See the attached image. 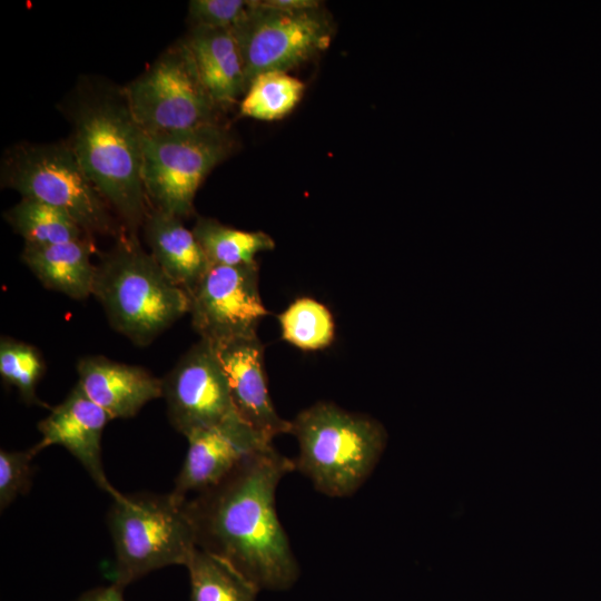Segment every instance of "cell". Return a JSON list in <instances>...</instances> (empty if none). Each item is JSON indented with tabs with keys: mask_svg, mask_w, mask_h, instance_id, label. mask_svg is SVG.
<instances>
[{
	"mask_svg": "<svg viewBox=\"0 0 601 601\" xmlns=\"http://www.w3.org/2000/svg\"><path fill=\"white\" fill-rule=\"evenodd\" d=\"M293 471L294 459L269 444L185 502L197 548L228 563L259 591L287 590L299 578L276 511L277 486Z\"/></svg>",
	"mask_w": 601,
	"mask_h": 601,
	"instance_id": "1",
	"label": "cell"
},
{
	"mask_svg": "<svg viewBox=\"0 0 601 601\" xmlns=\"http://www.w3.org/2000/svg\"><path fill=\"white\" fill-rule=\"evenodd\" d=\"M68 142L125 229L137 236L150 204L142 180V130L124 89L83 90L71 108Z\"/></svg>",
	"mask_w": 601,
	"mask_h": 601,
	"instance_id": "2",
	"label": "cell"
},
{
	"mask_svg": "<svg viewBox=\"0 0 601 601\" xmlns=\"http://www.w3.org/2000/svg\"><path fill=\"white\" fill-rule=\"evenodd\" d=\"M92 296L110 326L137 346L151 344L189 313V295L146 252L136 235L124 234L99 255Z\"/></svg>",
	"mask_w": 601,
	"mask_h": 601,
	"instance_id": "3",
	"label": "cell"
},
{
	"mask_svg": "<svg viewBox=\"0 0 601 601\" xmlns=\"http://www.w3.org/2000/svg\"><path fill=\"white\" fill-rule=\"evenodd\" d=\"M298 443L295 470L331 497L354 494L377 465L387 443L375 418L317 402L290 421Z\"/></svg>",
	"mask_w": 601,
	"mask_h": 601,
	"instance_id": "4",
	"label": "cell"
},
{
	"mask_svg": "<svg viewBox=\"0 0 601 601\" xmlns=\"http://www.w3.org/2000/svg\"><path fill=\"white\" fill-rule=\"evenodd\" d=\"M186 500L170 492L112 496L108 524L116 554L115 584L124 589L154 570L186 566L197 549Z\"/></svg>",
	"mask_w": 601,
	"mask_h": 601,
	"instance_id": "5",
	"label": "cell"
},
{
	"mask_svg": "<svg viewBox=\"0 0 601 601\" xmlns=\"http://www.w3.org/2000/svg\"><path fill=\"white\" fill-rule=\"evenodd\" d=\"M1 184L62 210L92 237L128 233L68 142L16 146L3 158Z\"/></svg>",
	"mask_w": 601,
	"mask_h": 601,
	"instance_id": "6",
	"label": "cell"
},
{
	"mask_svg": "<svg viewBox=\"0 0 601 601\" xmlns=\"http://www.w3.org/2000/svg\"><path fill=\"white\" fill-rule=\"evenodd\" d=\"M122 89L146 134L185 132L220 125L219 107L206 89L184 40L164 51Z\"/></svg>",
	"mask_w": 601,
	"mask_h": 601,
	"instance_id": "7",
	"label": "cell"
},
{
	"mask_svg": "<svg viewBox=\"0 0 601 601\" xmlns=\"http://www.w3.org/2000/svg\"><path fill=\"white\" fill-rule=\"evenodd\" d=\"M234 146L221 125L185 132L142 131V180L150 206L179 218L190 216L198 188Z\"/></svg>",
	"mask_w": 601,
	"mask_h": 601,
	"instance_id": "8",
	"label": "cell"
},
{
	"mask_svg": "<svg viewBox=\"0 0 601 601\" xmlns=\"http://www.w3.org/2000/svg\"><path fill=\"white\" fill-rule=\"evenodd\" d=\"M245 69L247 87L258 75L302 65L328 48L334 33L321 7L303 11L263 8L252 0L247 14L233 28Z\"/></svg>",
	"mask_w": 601,
	"mask_h": 601,
	"instance_id": "9",
	"label": "cell"
},
{
	"mask_svg": "<svg viewBox=\"0 0 601 601\" xmlns=\"http://www.w3.org/2000/svg\"><path fill=\"white\" fill-rule=\"evenodd\" d=\"M162 397L170 424L184 436L240 418L216 348L204 339L162 378Z\"/></svg>",
	"mask_w": 601,
	"mask_h": 601,
	"instance_id": "10",
	"label": "cell"
},
{
	"mask_svg": "<svg viewBox=\"0 0 601 601\" xmlns=\"http://www.w3.org/2000/svg\"><path fill=\"white\" fill-rule=\"evenodd\" d=\"M189 300L193 328L211 344L257 336L259 322L268 315L257 264L210 265Z\"/></svg>",
	"mask_w": 601,
	"mask_h": 601,
	"instance_id": "11",
	"label": "cell"
},
{
	"mask_svg": "<svg viewBox=\"0 0 601 601\" xmlns=\"http://www.w3.org/2000/svg\"><path fill=\"white\" fill-rule=\"evenodd\" d=\"M186 439L188 450L170 492L178 500L214 486L248 455L273 444L240 418L194 431Z\"/></svg>",
	"mask_w": 601,
	"mask_h": 601,
	"instance_id": "12",
	"label": "cell"
},
{
	"mask_svg": "<svg viewBox=\"0 0 601 601\" xmlns=\"http://www.w3.org/2000/svg\"><path fill=\"white\" fill-rule=\"evenodd\" d=\"M110 420L77 383L66 398L38 423L41 439L32 447L39 453L51 445L63 446L80 462L97 486L112 497L119 491L108 481L101 459L102 432Z\"/></svg>",
	"mask_w": 601,
	"mask_h": 601,
	"instance_id": "13",
	"label": "cell"
},
{
	"mask_svg": "<svg viewBox=\"0 0 601 601\" xmlns=\"http://www.w3.org/2000/svg\"><path fill=\"white\" fill-rule=\"evenodd\" d=\"M205 341V339H204ZM226 374L238 416L268 441L290 432L270 400L264 370V351L258 337L213 344Z\"/></svg>",
	"mask_w": 601,
	"mask_h": 601,
	"instance_id": "14",
	"label": "cell"
},
{
	"mask_svg": "<svg viewBox=\"0 0 601 601\" xmlns=\"http://www.w3.org/2000/svg\"><path fill=\"white\" fill-rule=\"evenodd\" d=\"M78 384L114 418L134 417L147 403L162 397V380L148 370L88 355L77 363Z\"/></svg>",
	"mask_w": 601,
	"mask_h": 601,
	"instance_id": "15",
	"label": "cell"
},
{
	"mask_svg": "<svg viewBox=\"0 0 601 601\" xmlns=\"http://www.w3.org/2000/svg\"><path fill=\"white\" fill-rule=\"evenodd\" d=\"M216 105L233 106L247 89L244 62L233 29L191 27L183 39Z\"/></svg>",
	"mask_w": 601,
	"mask_h": 601,
	"instance_id": "16",
	"label": "cell"
},
{
	"mask_svg": "<svg viewBox=\"0 0 601 601\" xmlns=\"http://www.w3.org/2000/svg\"><path fill=\"white\" fill-rule=\"evenodd\" d=\"M142 231L157 264L190 295L210 266L193 229H188L181 218L150 207Z\"/></svg>",
	"mask_w": 601,
	"mask_h": 601,
	"instance_id": "17",
	"label": "cell"
},
{
	"mask_svg": "<svg viewBox=\"0 0 601 601\" xmlns=\"http://www.w3.org/2000/svg\"><path fill=\"white\" fill-rule=\"evenodd\" d=\"M95 253V238L85 237L51 245L24 244L21 259L47 289L83 300L92 295Z\"/></svg>",
	"mask_w": 601,
	"mask_h": 601,
	"instance_id": "18",
	"label": "cell"
},
{
	"mask_svg": "<svg viewBox=\"0 0 601 601\" xmlns=\"http://www.w3.org/2000/svg\"><path fill=\"white\" fill-rule=\"evenodd\" d=\"M193 233L210 265L257 264V254L275 247L273 238L266 233L233 228L214 218L199 217Z\"/></svg>",
	"mask_w": 601,
	"mask_h": 601,
	"instance_id": "19",
	"label": "cell"
},
{
	"mask_svg": "<svg viewBox=\"0 0 601 601\" xmlns=\"http://www.w3.org/2000/svg\"><path fill=\"white\" fill-rule=\"evenodd\" d=\"M186 568L191 601H257L259 590L221 559L196 549Z\"/></svg>",
	"mask_w": 601,
	"mask_h": 601,
	"instance_id": "20",
	"label": "cell"
},
{
	"mask_svg": "<svg viewBox=\"0 0 601 601\" xmlns=\"http://www.w3.org/2000/svg\"><path fill=\"white\" fill-rule=\"evenodd\" d=\"M3 217L24 244L51 245L92 237L62 210L33 199L22 198Z\"/></svg>",
	"mask_w": 601,
	"mask_h": 601,
	"instance_id": "21",
	"label": "cell"
},
{
	"mask_svg": "<svg viewBox=\"0 0 601 601\" xmlns=\"http://www.w3.org/2000/svg\"><path fill=\"white\" fill-rule=\"evenodd\" d=\"M304 90V82L288 72H263L248 85L240 100L239 112L257 120H279L296 107Z\"/></svg>",
	"mask_w": 601,
	"mask_h": 601,
	"instance_id": "22",
	"label": "cell"
},
{
	"mask_svg": "<svg viewBox=\"0 0 601 601\" xmlns=\"http://www.w3.org/2000/svg\"><path fill=\"white\" fill-rule=\"evenodd\" d=\"M283 338L292 345L315 351L334 339V321L329 311L313 298H298L278 316Z\"/></svg>",
	"mask_w": 601,
	"mask_h": 601,
	"instance_id": "23",
	"label": "cell"
},
{
	"mask_svg": "<svg viewBox=\"0 0 601 601\" xmlns=\"http://www.w3.org/2000/svg\"><path fill=\"white\" fill-rule=\"evenodd\" d=\"M46 371L41 352L33 345L9 336L0 341V375L6 385L17 388L28 405L48 407L36 393Z\"/></svg>",
	"mask_w": 601,
	"mask_h": 601,
	"instance_id": "24",
	"label": "cell"
},
{
	"mask_svg": "<svg viewBox=\"0 0 601 601\" xmlns=\"http://www.w3.org/2000/svg\"><path fill=\"white\" fill-rule=\"evenodd\" d=\"M33 447L26 451H0V508H8L31 486Z\"/></svg>",
	"mask_w": 601,
	"mask_h": 601,
	"instance_id": "25",
	"label": "cell"
},
{
	"mask_svg": "<svg viewBox=\"0 0 601 601\" xmlns=\"http://www.w3.org/2000/svg\"><path fill=\"white\" fill-rule=\"evenodd\" d=\"M252 0H191V27L233 29L249 11Z\"/></svg>",
	"mask_w": 601,
	"mask_h": 601,
	"instance_id": "26",
	"label": "cell"
},
{
	"mask_svg": "<svg viewBox=\"0 0 601 601\" xmlns=\"http://www.w3.org/2000/svg\"><path fill=\"white\" fill-rule=\"evenodd\" d=\"M256 2L263 8L279 11H303L321 7V2L316 0H256Z\"/></svg>",
	"mask_w": 601,
	"mask_h": 601,
	"instance_id": "27",
	"label": "cell"
},
{
	"mask_svg": "<svg viewBox=\"0 0 601 601\" xmlns=\"http://www.w3.org/2000/svg\"><path fill=\"white\" fill-rule=\"evenodd\" d=\"M122 588L117 584L87 591L75 601H125Z\"/></svg>",
	"mask_w": 601,
	"mask_h": 601,
	"instance_id": "28",
	"label": "cell"
}]
</instances>
